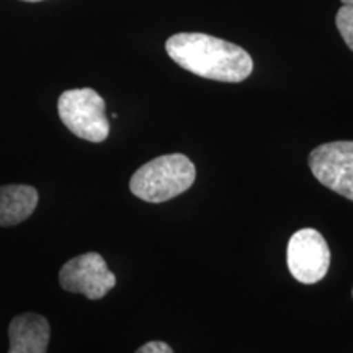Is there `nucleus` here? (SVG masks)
I'll use <instances>...</instances> for the list:
<instances>
[{
	"label": "nucleus",
	"mask_w": 353,
	"mask_h": 353,
	"mask_svg": "<svg viewBox=\"0 0 353 353\" xmlns=\"http://www.w3.org/2000/svg\"><path fill=\"white\" fill-rule=\"evenodd\" d=\"M196 179L193 162L183 154H169L139 167L130 180L134 196L148 203H164L182 195Z\"/></svg>",
	"instance_id": "obj_2"
},
{
	"label": "nucleus",
	"mask_w": 353,
	"mask_h": 353,
	"mask_svg": "<svg viewBox=\"0 0 353 353\" xmlns=\"http://www.w3.org/2000/svg\"><path fill=\"white\" fill-rule=\"evenodd\" d=\"M136 353H174L169 343L165 342H148L143 347H139Z\"/></svg>",
	"instance_id": "obj_10"
},
{
	"label": "nucleus",
	"mask_w": 353,
	"mask_h": 353,
	"mask_svg": "<svg viewBox=\"0 0 353 353\" xmlns=\"http://www.w3.org/2000/svg\"><path fill=\"white\" fill-rule=\"evenodd\" d=\"M288 268L299 283L312 285L327 275L330 250L324 236L316 229H299L288 242Z\"/></svg>",
	"instance_id": "obj_6"
},
{
	"label": "nucleus",
	"mask_w": 353,
	"mask_h": 353,
	"mask_svg": "<svg viewBox=\"0 0 353 353\" xmlns=\"http://www.w3.org/2000/svg\"><path fill=\"white\" fill-rule=\"evenodd\" d=\"M165 51L180 68L211 81L242 82L254 70L245 50L205 33H176L167 39Z\"/></svg>",
	"instance_id": "obj_1"
},
{
	"label": "nucleus",
	"mask_w": 353,
	"mask_h": 353,
	"mask_svg": "<svg viewBox=\"0 0 353 353\" xmlns=\"http://www.w3.org/2000/svg\"><path fill=\"white\" fill-rule=\"evenodd\" d=\"M335 25H337L343 41L353 51V6H342L335 17Z\"/></svg>",
	"instance_id": "obj_9"
},
{
	"label": "nucleus",
	"mask_w": 353,
	"mask_h": 353,
	"mask_svg": "<svg viewBox=\"0 0 353 353\" xmlns=\"http://www.w3.org/2000/svg\"><path fill=\"white\" fill-rule=\"evenodd\" d=\"M8 353H46L51 339L50 322L37 312L15 316L8 325Z\"/></svg>",
	"instance_id": "obj_7"
},
{
	"label": "nucleus",
	"mask_w": 353,
	"mask_h": 353,
	"mask_svg": "<svg viewBox=\"0 0 353 353\" xmlns=\"http://www.w3.org/2000/svg\"><path fill=\"white\" fill-rule=\"evenodd\" d=\"M23 2H41V0H23Z\"/></svg>",
	"instance_id": "obj_12"
},
{
	"label": "nucleus",
	"mask_w": 353,
	"mask_h": 353,
	"mask_svg": "<svg viewBox=\"0 0 353 353\" xmlns=\"http://www.w3.org/2000/svg\"><path fill=\"white\" fill-rule=\"evenodd\" d=\"M57 113L64 126L77 138L103 143L110 134L105 100L94 88H72L57 100Z\"/></svg>",
	"instance_id": "obj_3"
},
{
	"label": "nucleus",
	"mask_w": 353,
	"mask_h": 353,
	"mask_svg": "<svg viewBox=\"0 0 353 353\" xmlns=\"http://www.w3.org/2000/svg\"><path fill=\"white\" fill-rule=\"evenodd\" d=\"M343 6H353V0H342Z\"/></svg>",
	"instance_id": "obj_11"
},
{
	"label": "nucleus",
	"mask_w": 353,
	"mask_h": 353,
	"mask_svg": "<svg viewBox=\"0 0 353 353\" xmlns=\"http://www.w3.org/2000/svg\"><path fill=\"white\" fill-rule=\"evenodd\" d=\"M38 201V190L32 185L13 183L0 187V228L23 223L34 213Z\"/></svg>",
	"instance_id": "obj_8"
},
{
	"label": "nucleus",
	"mask_w": 353,
	"mask_h": 353,
	"mask_svg": "<svg viewBox=\"0 0 353 353\" xmlns=\"http://www.w3.org/2000/svg\"><path fill=\"white\" fill-rule=\"evenodd\" d=\"M307 164L324 187L353 201V141L319 145L309 154Z\"/></svg>",
	"instance_id": "obj_4"
},
{
	"label": "nucleus",
	"mask_w": 353,
	"mask_h": 353,
	"mask_svg": "<svg viewBox=\"0 0 353 353\" xmlns=\"http://www.w3.org/2000/svg\"><path fill=\"white\" fill-rule=\"evenodd\" d=\"M61 288L92 299L103 298L117 285V276L99 252H87L68 260L59 272Z\"/></svg>",
	"instance_id": "obj_5"
}]
</instances>
